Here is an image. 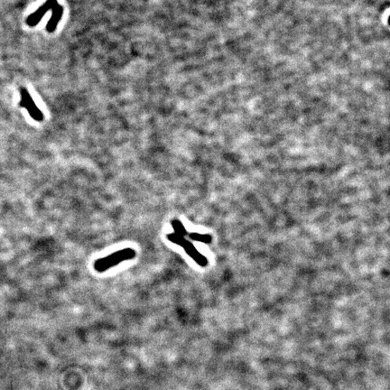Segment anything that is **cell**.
<instances>
[{
  "mask_svg": "<svg viewBox=\"0 0 390 390\" xmlns=\"http://www.w3.org/2000/svg\"><path fill=\"white\" fill-rule=\"evenodd\" d=\"M135 257V251L133 248H125L119 251L114 252L111 255L107 256L105 258L98 259L94 264L95 270L102 273L109 270L113 266L119 265L120 263L124 262L129 259H134Z\"/></svg>",
  "mask_w": 390,
  "mask_h": 390,
  "instance_id": "obj_1",
  "label": "cell"
},
{
  "mask_svg": "<svg viewBox=\"0 0 390 390\" xmlns=\"http://www.w3.org/2000/svg\"><path fill=\"white\" fill-rule=\"evenodd\" d=\"M20 107L26 108L27 111L29 113L31 118L35 121L42 122L45 120V116L39 109L36 104L34 103L33 98L31 97L30 93L26 88H21L20 89Z\"/></svg>",
  "mask_w": 390,
  "mask_h": 390,
  "instance_id": "obj_2",
  "label": "cell"
},
{
  "mask_svg": "<svg viewBox=\"0 0 390 390\" xmlns=\"http://www.w3.org/2000/svg\"><path fill=\"white\" fill-rule=\"evenodd\" d=\"M58 4L57 0H47L45 4L42 5L40 8H38L36 11H34L33 14H31L27 18V26L31 27L37 26L41 19L44 17V15L48 11L53 10V8Z\"/></svg>",
  "mask_w": 390,
  "mask_h": 390,
  "instance_id": "obj_3",
  "label": "cell"
},
{
  "mask_svg": "<svg viewBox=\"0 0 390 390\" xmlns=\"http://www.w3.org/2000/svg\"><path fill=\"white\" fill-rule=\"evenodd\" d=\"M52 11H53V14H52V16H51V18L49 20L48 24L46 26V30L48 33H53L56 29L57 26L60 23L61 19L64 15V8L61 5L57 4L53 8Z\"/></svg>",
  "mask_w": 390,
  "mask_h": 390,
  "instance_id": "obj_4",
  "label": "cell"
},
{
  "mask_svg": "<svg viewBox=\"0 0 390 390\" xmlns=\"http://www.w3.org/2000/svg\"><path fill=\"white\" fill-rule=\"evenodd\" d=\"M183 248L186 251L188 255L191 257V259L194 260L195 262L199 264L200 266H205L207 265V259L204 256L202 255L192 244L190 243L189 241H185Z\"/></svg>",
  "mask_w": 390,
  "mask_h": 390,
  "instance_id": "obj_5",
  "label": "cell"
},
{
  "mask_svg": "<svg viewBox=\"0 0 390 390\" xmlns=\"http://www.w3.org/2000/svg\"><path fill=\"white\" fill-rule=\"evenodd\" d=\"M171 224H172V227H173V229H174V231H176L174 233H177V234H178V235H180V236L182 237L188 235V232L186 231V229H185L184 225H183V223H182L180 221L174 220V221H172Z\"/></svg>",
  "mask_w": 390,
  "mask_h": 390,
  "instance_id": "obj_6",
  "label": "cell"
},
{
  "mask_svg": "<svg viewBox=\"0 0 390 390\" xmlns=\"http://www.w3.org/2000/svg\"><path fill=\"white\" fill-rule=\"evenodd\" d=\"M167 239H168V240H170L171 242L177 244V245H179L181 247H183L184 244L185 243V241H186V240L184 239V237L180 236V235H178L177 233H171V234H168V235H167Z\"/></svg>",
  "mask_w": 390,
  "mask_h": 390,
  "instance_id": "obj_7",
  "label": "cell"
},
{
  "mask_svg": "<svg viewBox=\"0 0 390 390\" xmlns=\"http://www.w3.org/2000/svg\"><path fill=\"white\" fill-rule=\"evenodd\" d=\"M192 240H196V241H200V242H204V243H208L210 241V237L208 235H201L198 233H191L189 235Z\"/></svg>",
  "mask_w": 390,
  "mask_h": 390,
  "instance_id": "obj_8",
  "label": "cell"
}]
</instances>
